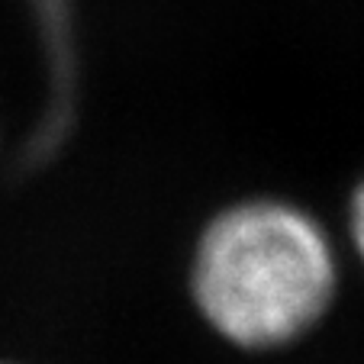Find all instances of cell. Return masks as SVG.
I'll return each instance as SVG.
<instances>
[{
    "label": "cell",
    "mask_w": 364,
    "mask_h": 364,
    "mask_svg": "<svg viewBox=\"0 0 364 364\" xmlns=\"http://www.w3.org/2000/svg\"><path fill=\"white\" fill-rule=\"evenodd\" d=\"M338 258L313 213L281 197L235 200L203 226L191 262L200 316L239 348H281L336 300Z\"/></svg>",
    "instance_id": "6da1fadb"
},
{
    "label": "cell",
    "mask_w": 364,
    "mask_h": 364,
    "mask_svg": "<svg viewBox=\"0 0 364 364\" xmlns=\"http://www.w3.org/2000/svg\"><path fill=\"white\" fill-rule=\"evenodd\" d=\"M348 232H351L355 255L364 264V178L358 181V187L351 191V200H348Z\"/></svg>",
    "instance_id": "7a4b0ae2"
}]
</instances>
